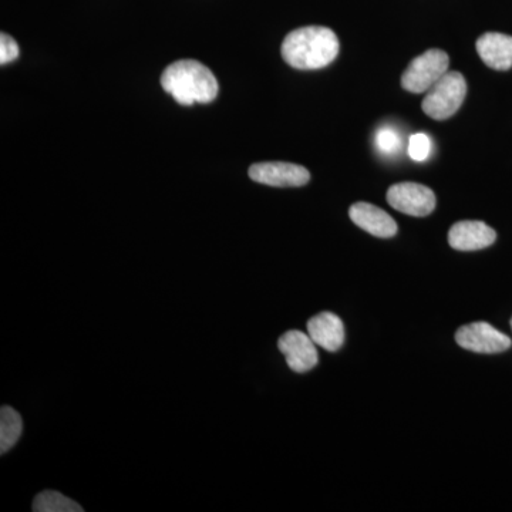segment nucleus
<instances>
[{
	"label": "nucleus",
	"mask_w": 512,
	"mask_h": 512,
	"mask_svg": "<svg viewBox=\"0 0 512 512\" xmlns=\"http://www.w3.org/2000/svg\"><path fill=\"white\" fill-rule=\"evenodd\" d=\"M450 57L439 49L427 50L416 57L402 76V86L414 94L427 93L448 72Z\"/></svg>",
	"instance_id": "obj_4"
},
{
	"label": "nucleus",
	"mask_w": 512,
	"mask_h": 512,
	"mask_svg": "<svg viewBox=\"0 0 512 512\" xmlns=\"http://www.w3.org/2000/svg\"><path fill=\"white\" fill-rule=\"evenodd\" d=\"M19 45L15 42L12 36L2 33L0 35V64L12 63L13 60L19 57Z\"/></svg>",
	"instance_id": "obj_17"
},
{
	"label": "nucleus",
	"mask_w": 512,
	"mask_h": 512,
	"mask_svg": "<svg viewBox=\"0 0 512 512\" xmlns=\"http://www.w3.org/2000/svg\"><path fill=\"white\" fill-rule=\"evenodd\" d=\"M497 234L481 221H461L448 232V244L457 251H478L493 245Z\"/></svg>",
	"instance_id": "obj_9"
},
{
	"label": "nucleus",
	"mask_w": 512,
	"mask_h": 512,
	"mask_svg": "<svg viewBox=\"0 0 512 512\" xmlns=\"http://www.w3.org/2000/svg\"><path fill=\"white\" fill-rule=\"evenodd\" d=\"M248 174L255 183L269 187H303L311 180V174L302 165L278 161L251 165Z\"/></svg>",
	"instance_id": "obj_7"
},
{
	"label": "nucleus",
	"mask_w": 512,
	"mask_h": 512,
	"mask_svg": "<svg viewBox=\"0 0 512 512\" xmlns=\"http://www.w3.org/2000/svg\"><path fill=\"white\" fill-rule=\"evenodd\" d=\"M456 342L463 349L484 355H494L511 348V339L485 322L470 323L458 329Z\"/></svg>",
	"instance_id": "obj_6"
},
{
	"label": "nucleus",
	"mask_w": 512,
	"mask_h": 512,
	"mask_svg": "<svg viewBox=\"0 0 512 512\" xmlns=\"http://www.w3.org/2000/svg\"><path fill=\"white\" fill-rule=\"evenodd\" d=\"M311 336L289 330L278 340V348L284 353L289 369L296 373H306L318 365V350Z\"/></svg>",
	"instance_id": "obj_8"
},
{
	"label": "nucleus",
	"mask_w": 512,
	"mask_h": 512,
	"mask_svg": "<svg viewBox=\"0 0 512 512\" xmlns=\"http://www.w3.org/2000/svg\"><path fill=\"white\" fill-rule=\"evenodd\" d=\"M467 83L463 74L447 72L427 92L423 111L433 120H447L457 113L466 99Z\"/></svg>",
	"instance_id": "obj_3"
},
{
	"label": "nucleus",
	"mask_w": 512,
	"mask_h": 512,
	"mask_svg": "<svg viewBox=\"0 0 512 512\" xmlns=\"http://www.w3.org/2000/svg\"><path fill=\"white\" fill-rule=\"evenodd\" d=\"M387 202L403 214L427 217L436 208V195L426 185L400 183L389 188Z\"/></svg>",
	"instance_id": "obj_5"
},
{
	"label": "nucleus",
	"mask_w": 512,
	"mask_h": 512,
	"mask_svg": "<svg viewBox=\"0 0 512 512\" xmlns=\"http://www.w3.org/2000/svg\"><path fill=\"white\" fill-rule=\"evenodd\" d=\"M511 328H512V319H511Z\"/></svg>",
	"instance_id": "obj_18"
},
{
	"label": "nucleus",
	"mask_w": 512,
	"mask_h": 512,
	"mask_svg": "<svg viewBox=\"0 0 512 512\" xmlns=\"http://www.w3.org/2000/svg\"><path fill=\"white\" fill-rule=\"evenodd\" d=\"M309 336L316 346L328 352H338L345 343V326L335 313L322 312L308 322Z\"/></svg>",
	"instance_id": "obj_11"
},
{
	"label": "nucleus",
	"mask_w": 512,
	"mask_h": 512,
	"mask_svg": "<svg viewBox=\"0 0 512 512\" xmlns=\"http://www.w3.org/2000/svg\"><path fill=\"white\" fill-rule=\"evenodd\" d=\"M407 153H409L410 158L417 161V163H423V161H426L427 158L430 157L431 153L430 137L424 133L413 134L409 140Z\"/></svg>",
	"instance_id": "obj_16"
},
{
	"label": "nucleus",
	"mask_w": 512,
	"mask_h": 512,
	"mask_svg": "<svg viewBox=\"0 0 512 512\" xmlns=\"http://www.w3.org/2000/svg\"><path fill=\"white\" fill-rule=\"evenodd\" d=\"M376 146L386 156H394L402 147V138L392 127H382L376 133Z\"/></svg>",
	"instance_id": "obj_15"
},
{
	"label": "nucleus",
	"mask_w": 512,
	"mask_h": 512,
	"mask_svg": "<svg viewBox=\"0 0 512 512\" xmlns=\"http://www.w3.org/2000/svg\"><path fill=\"white\" fill-rule=\"evenodd\" d=\"M477 52L481 60L494 70H510L512 67V36L503 33H485L477 40Z\"/></svg>",
	"instance_id": "obj_12"
},
{
	"label": "nucleus",
	"mask_w": 512,
	"mask_h": 512,
	"mask_svg": "<svg viewBox=\"0 0 512 512\" xmlns=\"http://www.w3.org/2000/svg\"><path fill=\"white\" fill-rule=\"evenodd\" d=\"M35 512H83V507L57 491H43L33 501Z\"/></svg>",
	"instance_id": "obj_14"
},
{
	"label": "nucleus",
	"mask_w": 512,
	"mask_h": 512,
	"mask_svg": "<svg viewBox=\"0 0 512 512\" xmlns=\"http://www.w3.org/2000/svg\"><path fill=\"white\" fill-rule=\"evenodd\" d=\"M281 52L285 62L295 69H323L338 57L339 39L332 29L306 26L285 37Z\"/></svg>",
	"instance_id": "obj_1"
},
{
	"label": "nucleus",
	"mask_w": 512,
	"mask_h": 512,
	"mask_svg": "<svg viewBox=\"0 0 512 512\" xmlns=\"http://www.w3.org/2000/svg\"><path fill=\"white\" fill-rule=\"evenodd\" d=\"M349 215L350 220L355 222L357 227L375 237L392 238L397 234L396 221L386 211L380 210L375 205L356 202L350 207Z\"/></svg>",
	"instance_id": "obj_10"
},
{
	"label": "nucleus",
	"mask_w": 512,
	"mask_h": 512,
	"mask_svg": "<svg viewBox=\"0 0 512 512\" xmlns=\"http://www.w3.org/2000/svg\"><path fill=\"white\" fill-rule=\"evenodd\" d=\"M161 86L183 106L211 103L220 90L211 70L191 59L170 64L161 76Z\"/></svg>",
	"instance_id": "obj_2"
},
{
	"label": "nucleus",
	"mask_w": 512,
	"mask_h": 512,
	"mask_svg": "<svg viewBox=\"0 0 512 512\" xmlns=\"http://www.w3.org/2000/svg\"><path fill=\"white\" fill-rule=\"evenodd\" d=\"M22 417L15 409L3 406L0 410V454H6L18 443L22 434Z\"/></svg>",
	"instance_id": "obj_13"
}]
</instances>
